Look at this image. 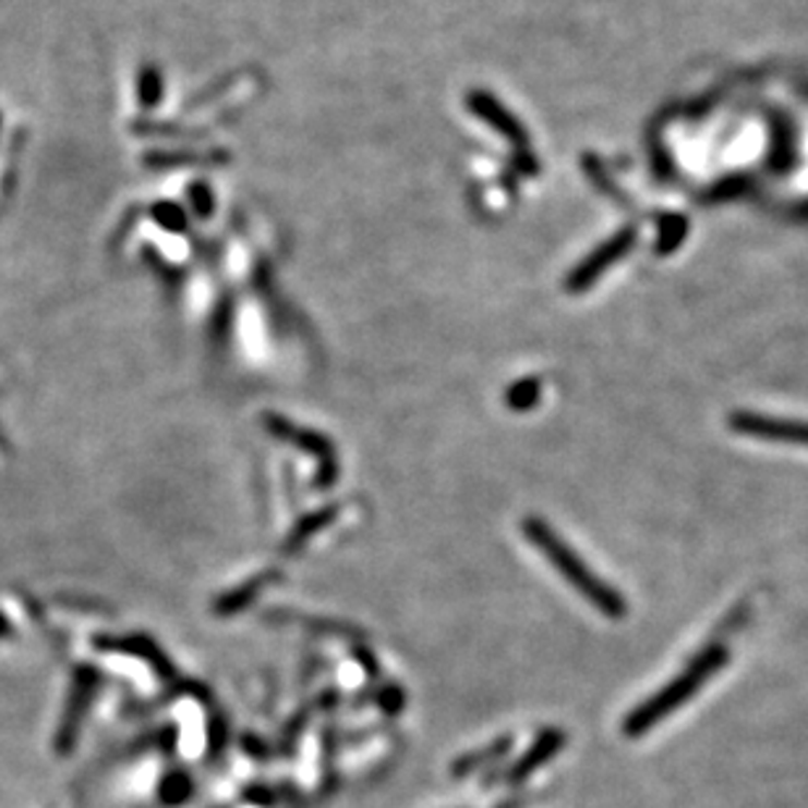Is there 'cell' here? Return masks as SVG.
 I'll use <instances>...</instances> for the list:
<instances>
[{
  "mask_svg": "<svg viewBox=\"0 0 808 808\" xmlns=\"http://www.w3.org/2000/svg\"><path fill=\"white\" fill-rule=\"evenodd\" d=\"M522 533H526L530 544L544 554L546 562H552V565L557 567L562 578H565L586 601H591L604 617L610 619L625 617L627 604L625 599L619 596L617 588L606 586L604 580L578 557V552L562 541V535L548 526V522L541 520V517H526V520H522Z\"/></svg>",
  "mask_w": 808,
  "mask_h": 808,
  "instance_id": "1",
  "label": "cell"
},
{
  "mask_svg": "<svg viewBox=\"0 0 808 808\" xmlns=\"http://www.w3.org/2000/svg\"><path fill=\"white\" fill-rule=\"evenodd\" d=\"M727 662H729V651H727V646H722V643H709L707 649L698 651L680 675L672 677V680L664 685L659 694L646 698L641 707L632 709L630 714L625 716L623 729L627 738H638V735L649 733V729L656 727L664 716H670L672 711L685 707V703H688L690 698H694L698 690L707 685L711 675H716V672L727 667Z\"/></svg>",
  "mask_w": 808,
  "mask_h": 808,
  "instance_id": "2",
  "label": "cell"
},
{
  "mask_svg": "<svg viewBox=\"0 0 808 808\" xmlns=\"http://www.w3.org/2000/svg\"><path fill=\"white\" fill-rule=\"evenodd\" d=\"M263 423H265V429H268V433H274L276 438L300 446L305 455L318 460V478H315V483H318L321 489L334 486L336 478H339V462H336L334 444L328 442L323 433L302 429V425H294L292 420L276 415V412H268V415L263 418Z\"/></svg>",
  "mask_w": 808,
  "mask_h": 808,
  "instance_id": "3",
  "label": "cell"
},
{
  "mask_svg": "<svg viewBox=\"0 0 808 808\" xmlns=\"http://www.w3.org/2000/svg\"><path fill=\"white\" fill-rule=\"evenodd\" d=\"M100 688V672L95 667H80L74 675L69 690V703L67 711L61 716V725L56 733V751L61 756H69L74 751L76 738H80V729L89 707H93V698Z\"/></svg>",
  "mask_w": 808,
  "mask_h": 808,
  "instance_id": "4",
  "label": "cell"
},
{
  "mask_svg": "<svg viewBox=\"0 0 808 808\" xmlns=\"http://www.w3.org/2000/svg\"><path fill=\"white\" fill-rule=\"evenodd\" d=\"M727 425H729V431L738 433V436H746V438L808 446V420L774 418V415H761V412L738 410L727 418Z\"/></svg>",
  "mask_w": 808,
  "mask_h": 808,
  "instance_id": "5",
  "label": "cell"
},
{
  "mask_svg": "<svg viewBox=\"0 0 808 808\" xmlns=\"http://www.w3.org/2000/svg\"><path fill=\"white\" fill-rule=\"evenodd\" d=\"M632 242H636V234H632L630 229L610 239L604 248H599L586 263H580L578 268L572 270L570 279H567V292H586V289H591L606 268H612L619 257L627 255V250L632 248Z\"/></svg>",
  "mask_w": 808,
  "mask_h": 808,
  "instance_id": "6",
  "label": "cell"
},
{
  "mask_svg": "<svg viewBox=\"0 0 808 808\" xmlns=\"http://www.w3.org/2000/svg\"><path fill=\"white\" fill-rule=\"evenodd\" d=\"M565 740L567 738H565V733H562V729H557V727L544 729V733L535 738L533 746H530L528 751L520 756V761H517V764L509 769L507 780L512 782V785H520V782H526L530 774L539 772V769L544 767L548 759H554V756H557L562 748H565Z\"/></svg>",
  "mask_w": 808,
  "mask_h": 808,
  "instance_id": "7",
  "label": "cell"
},
{
  "mask_svg": "<svg viewBox=\"0 0 808 808\" xmlns=\"http://www.w3.org/2000/svg\"><path fill=\"white\" fill-rule=\"evenodd\" d=\"M95 646H98V649H108V651L116 649V651H126V654L140 656L142 662L150 664V667L158 672L160 677H166V680H171V677L177 675V672H173V664L168 662V656L158 649V643L147 636H126V638H116V641H102V638H98Z\"/></svg>",
  "mask_w": 808,
  "mask_h": 808,
  "instance_id": "8",
  "label": "cell"
},
{
  "mask_svg": "<svg viewBox=\"0 0 808 808\" xmlns=\"http://www.w3.org/2000/svg\"><path fill=\"white\" fill-rule=\"evenodd\" d=\"M276 580V572H261L255 575V578L248 580V583H242L239 588H231V591H226L221 599L213 604V612L221 614V617H229V614H237L242 610H248V606L255 601L257 593L263 591L265 586H270Z\"/></svg>",
  "mask_w": 808,
  "mask_h": 808,
  "instance_id": "9",
  "label": "cell"
},
{
  "mask_svg": "<svg viewBox=\"0 0 808 808\" xmlns=\"http://www.w3.org/2000/svg\"><path fill=\"white\" fill-rule=\"evenodd\" d=\"M334 517H336V507H323V509H315V512L305 515L292 528V533H289V539H287V544H284V548H287L289 554L297 552V548H302L310 539H313L315 533H321L323 528L331 526Z\"/></svg>",
  "mask_w": 808,
  "mask_h": 808,
  "instance_id": "10",
  "label": "cell"
},
{
  "mask_svg": "<svg viewBox=\"0 0 808 808\" xmlns=\"http://www.w3.org/2000/svg\"><path fill=\"white\" fill-rule=\"evenodd\" d=\"M509 748H512V738H502V740L491 743V746L486 748H481V751L460 756V759L455 761V767H451V774H455V777H465V774L475 772V769L486 767L491 764V761H499L502 756L509 753Z\"/></svg>",
  "mask_w": 808,
  "mask_h": 808,
  "instance_id": "11",
  "label": "cell"
},
{
  "mask_svg": "<svg viewBox=\"0 0 808 808\" xmlns=\"http://www.w3.org/2000/svg\"><path fill=\"white\" fill-rule=\"evenodd\" d=\"M541 399V378L528 376L515 381L507 391H504V405L515 412H528L539 405Z\"/></svg>",
  "mask_w": 808,
  "mask_h": 808,
  "instance_id": "12",
  "label": "cell"
},
{
  "mask_svg": "<svg viewBox=\"0 0 808 808\" xmlns=\"http://www.w3.org/2000/svg\"><path fill=\"white\" fill-rule=\"evenodd\" d=\"M192 791H195V785H192L190 774H186V772H168L166 777L160 780L158 798L164 800L166 806H182L184 800H190Z\"/></svg>",
  "mask_w": 808,
  "mask_h": 808,
  "instance_id": "13",
  "label": "cell"
},
{
  "mask_svg": "<svg viewBox=\"0 0 808 808\" xmlns=\"http://www.w3.org/2000/svg\"><path fill=\"white\" fill-rule=\"evenodd\" d=\"M160 89H164V84H160L158 69H150V67L142 69V74H140V100H142V106H145V108L158 106Z\"/></svg>",
  "mask_w": 808,
  "mask_h": 808,
  "instance_id": "14",
  "label": "cell"
},
{
  "mask_svg": "<svg viewBox=\"0 0 808 808\" xmlns=\"http://www.w3.org/2000/svg\"><path fill=\"white\" fill-rule=\"evenodd\" d=\"M683 237H685V221H683L680 216H677V218L670 216L667 221L662 224V237H659V252H664V255H667V252L677 250V248H680Z\"/></svg>",
  "mask_w": 808,
  "mask_h": 808,
  "instance_id": "15",
  "label": "cell"
},
{
  "mask_svg": "<svg viewBox=\"0 0 808 808\" xmlns=\"http://www.w3.org/2000/svg\"><path fill=\"white\" fill-rule=\"evenodd\" d=\"M153 218L158 221L164 229L168 231H182L186 221H184V210L179 208V205H171V203H158L153 208Z\"/></svg>",
  "mask_w": 808,
  "mask_h": 808,
  "instance_id": "16",
  "label": "cell"
},
{
  "mask_svg": "<svg viewBox=\"0 0 808 808\" xmlns=\"http://www.w3.org/2000/svg\"><path fill=\"white\" fill-rule=\"evenodd\" d=\"M244 798H248L250 804H255V806H261V808H270V806H274V793L265 791L263 785H252L250 791L244 793Z\"/></svg>",
  "mask_w": 808,
  "mask_h": 808,
  "instance_id": "17",
  "label": "cell"
},
{
  "mask_svg": "<svg viewBox=\"0 0 808 808\" xmlns=\"http://www.w3.org/2000/svg\"><path fill=\"white\" fill-rule=\"evenodd\" d=\"M208 743H210V753H221L224 743H226V735H224V722L221 720H213L210 727H208Z\"/></svg>",
  "mask_w": 808,
  "mask_h": 808,
  "instance_id": "18",
  "label": "cell"
},
{
  "mask_svg": "<svg viewBox=\"0 0 808 808\" xmlns=\"http://www.w3.org/2000/svg\"><path fill=\"white\" fill-rule=\"evenodd\" d=\"M402 707H405V696L399 694L397 688H389V690H386V694H381V709H386V711H391V714H397V711L402 709Z\"/></svg>",
  "mask_w": 808,
  "mask_h": 808,
  "instance_id": "19",
  "label": "cell"
},
{
  "mask_svg": "<svg viewBox=\"0 0 808 808\" xmlns=\"http://www.w3.org/2000/svg\"><path fill=\"white\" fill-rule=\"evenodd\" d=\"M11 630V623H9V617H5V614L3 612H0V638H3L5 636V632H9Z\"/></svg>",
  "mask_w": 808,
  "mask_h": 808,
  "instance_id": "20",
  "label": "cell"
},
{
  "mask_svg": "<svg viewBox=\"0 0 808 808\" xmlns=\"http://www.w3.org/2000/svg\"><path fill=\"white\" fill-rule=\"evenodd\" d=\"M0 124H3V121H0Z\"/></svg>",
  "mask_w": 808,
  "mask_h": 808,
  "instance_id": "21",
  "label": "cell"
}]
</instances>
